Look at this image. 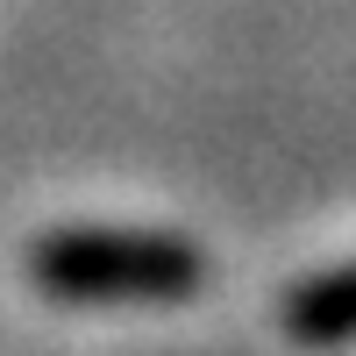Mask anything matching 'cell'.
Listing matches in <instances>:
<instances>
[{"mask_svg":"<svg viewBox=\"0 0 356 356\" xmlns=\"http://www.w3.org/2000/svg\"><path fill=\"white\" fill-rule=\"evenodd\" d=\"M29 278L50 300H186L207 257L186 235L150 228H57L29 250Z\"/></svg>","mask_w":356,"mask_h":356,"instance_id":"cell-1","label":"cell"},{"mask_svg":"<svg viewBox=\"0 0 356 356\" xmlns=\"http://www.w3.org/2000/svg\"><path fill=\"white\" fill-rule=\"evenodd\" d=\"M285 335L307 342V349H335V342H356V264H342V271H321L307 285L285 292Z\"/></svg>","mask_w":356,"mask_h":356,"instance_id":"cell-2","label":"cell"}]
</instances>
